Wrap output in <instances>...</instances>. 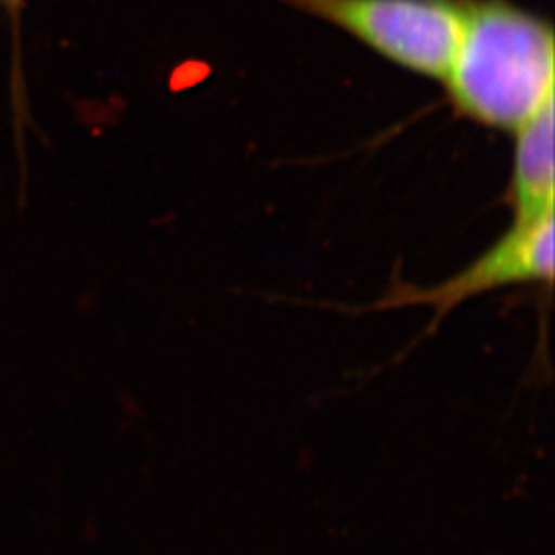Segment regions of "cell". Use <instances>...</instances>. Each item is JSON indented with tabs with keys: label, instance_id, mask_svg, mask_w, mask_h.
<instances>
[{
	"label": "cell",
	"instance_id": "cell-1",
	"mask_svg": "<svg viewBox=\"0 0 555 555\" xmlns=\"http://www.w3.org/2000/svg\"><path fill=\"white\" fill-rule=\"evenodd\" d=\"M442 82L459 116L515 134L555 100L554 29L508 0L467 2Z\"/></svg>",
	"mask_w": 555,
	"mask_h": 555
},
{
	"label": "cell",
	"instance_id": "cell-2",
	"mask_svg": "<svg viewBox=\"0 0 555 555\" xmlns=\"http://www.w3.org/2000/svg\"><path fill=\"white\" fill-rule=\"evenodd\" d=\"M357 38L397 66L442 80L455 54L463 2L456 0H284Z\"/></svg>",
	"mask_w": 555,
	"mask_h": 555
},
{
	"label": "cell",
	"instance_id": "cell-3",
	"mask_svg": "<svg viewBox=\"0 0 555 555\" xmlns=\"http://www.w3.org/2000/svg\"><path fill=\"white\" fill-rule=\"evenodd\" d=\"M554 280V215L513 220L511 229L467 268L433 284H396L373 305L375 311L399 307L433 309V325L449 318L463 302L508 286L552 284Z\"/></svg>",
	"mask_w": 555,
	"mask_h": 555
},
{
	"label": "cell",
	"instance_id": "cell-4",
	"mask_svg": "<svg viewBox=\"0 0 555 555\" xmlns=\"http://www.w3.org/2000/svg\"><path fill=\"white\" fill-rule=\"evenodd\" d=\"M554 103L545 101L515 132L513 176L506 194L513 220L554 215Z\"/></svg>",
	"mask_w": 555,
	"mask_h": 555
},
{
	"label": "cell",
	"instance_id": "cell-5",
	"mask_svg": "<svg viewBox=\"0 0 555 555\" xmlns=\"http://www.w3.org/2000/svg\"><path fill=\"white\" fill-rule=\"evenodd\" d=\"M21 0H0V4H9V7H15L20 4Z\"/></svg>",
	"mask_w": 555,
	"mask_h": 555
}]
</instances>
